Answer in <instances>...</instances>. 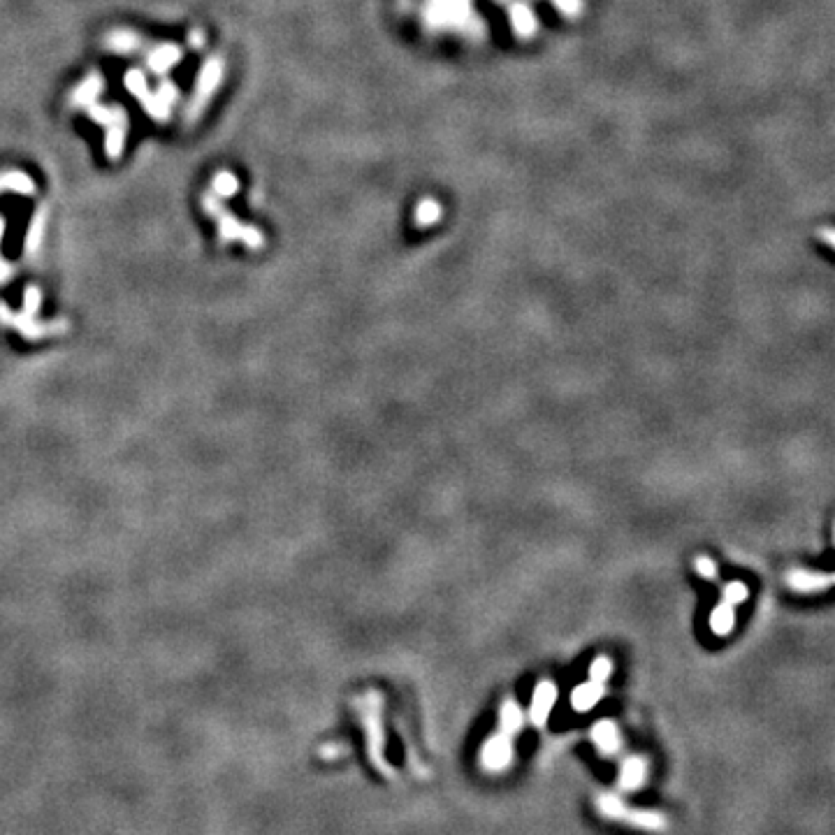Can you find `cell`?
Masks as SVG:
<instances>
[{
  "label": "cell",
  "instance_id": "obj_7",
  "mask_svg": "<svg viewBox=\"0 0 835 835\" xmlns=\"http://www.w3.org/2000/svg\"><path fill=\"white\" fill-rule=\"evenodd\" d=\"M603 696V684L599 682H585L576 687V691L571 694V706H573L578 713H587V710H592L596 703L601 701Z\"/></svg>",
  "mask_w": 835,
  "mask_h": 835
},
{
  "label": "cell",
  "instance_id": "obj_13",
  "mask_svg": "<svg viewBox=\"0 0 835 835\" xmlns=\"http://www.w3.org/2000/svg\"><path fill=\"white\" fill-rule=\"evenodd\" d=\"M724 603H728V605H738V603H743L747 596H750V590H747V585H743V583H738V580H733V583H728L726 587H724Z\"/></svg>",
  "mask_w": 835,
  "mask_h": 835
},
{
  "label": "cell",
  "instance_id": "obj_6",
  "mask_svg": "<svg viewBox=\"0 0 835 835\" xmlns=\"http://www.w3.org/2000/svg\"><path fill=\"white\" fill-rule=\"evenodd\" d=\"M592 740L594 745L599 747L601 754H615L620 750V733H618V726L608 719H601L599 724H594L592 728Z\"/></svg>",
  "mask_w": 835,
  "mask_h": 835
},
{
  "label": "cell",
  "instance_id": "obj_4",
  "mask_svg": "<svg viewBox=\"0 0 835 835\" xmlns=\"http://www.w3.org/2000/svg\"><path fill=\"white\" fill-rule=\"evenodd\" d=\"M555 701H557V687H555L552 682L546 680V682H541L539 687H536L534 699H532V710H529L532 722H534L536 726H543V724H546V719H548V715H550L552 706H555Z\"/></svg>",
  "mask_w": 835,
  "mask_h": 835
},
{
  "label": "cell",
  "instance_id": "obj_11",
  "mask_svg": "<svg viewBox=\"0 0 835 835\" xmlns=\"http://www.w3.org/2000/svg\"><path fill=\"white\" fill-rule=\"evenodd\" d=\"M511 19H513V28L520 35H532L536 28L534 14L529 12V7H524V5H513Z\"/></svg>",
  "mask_w": 835,
  "mask_h": 835
},
{
  "label": "cell",
  "instance_id": "obj_15",
  "mask_svg": "<svg viewBox=\"0 0 835 835\" xmlns=\"http://www.w3.org/2000/svg\"><path fill=\"white\" fill-rule=\"evenodd\" d=\"M696 571H699L701 578H708V580L717 578V566H715V561L710 557H699L696 559Z\"/></svg>",
  "mask_w": 835,
  "mask_h": 835
},
{
  "label": "cell",
  "instance_id": "obj_9",
  "mask_svg": "<svg viewBox=\"0 0 835 835\" xmlns=\"http://www.w3.org/2000/svg\"><path fill=\"white\" fill-rule=\"evenodd\" d=\"M733 624H736V613H733V605L728 603H719L717 608L710 615V627L717 636H728L733 631Z\"/></svg>",
  "mask_w": 835,
  "mask_h": 835
},
{
  "label": "cell",
  "instance_id": "obj_1",
  "mask_svg": "<svg viewBox=\"0 0 835 835\" xmlns=\"http://www.w3.org/2000/svg\"><path fill=\"white\" fill-rule=\"evenodd\" d=\"M599 810L603 817H608V819L634 824V826H638V829H647V831H664L666 829V819L662 814L645 812V810H629L618 796H610V794H603L599 798Z\"/></svg>",
  "mask_w": 835,
  "mask_h": 835
},
{
  "label": "cell",
  "instance_id": "obj_5",
  "mask_svg": "<svg viewBox=\"0 0 835 835\" xmlns=\"http://www.w3.org/2000/svg\"><path fill=\"white\" fill-rule=\"evenodd\" d=\"M833 576L831 573H812V571H791L789 585L798 592H817L831 587Z\"/></svg>",
  "mask_w": 835,
  "mask_h": 835
},
{
  "label": "cell",
  "instance_id": "obj_16",
  "mask_svg": "<svg viewBox=\"0 0 835 835\" xmlns=\"http://www.w3.org/2000/svg\"><path fill=\"white\" fill-rule=\"evenodd\" d=\"M555 5L566 14H576L580 10V0H555Z\"/></svg>",
  "mask_w": 835,
  "mask_h": 835
},
{
  "label": "cell",
  "instance_id": "obj_10",
  "mask_svg": "<svg viewBox=\"0 0 835 835\" xmlns=\"http://www.w3.org/2000/svg\"><path fill=\"white\" fill-rule=\"evenodd\" d=\"M499 722H501V733L508 736V738H511L513 733L520 731V728H522V722H524V715H522L520 706H515L513 701H508L506 706L501 708Z\"/></svg>",
  "mask_w": 835,
  "mask_h": 835
},
{
  "label": "cell",
  "instance_id": "obj_2",
  "mask_svg": "<svg viewBox=\"0 0 835 835\" xmlns=\"http://www.w3.org/2000/svg\"><path fill=\"white\" fill-rule=\"evenodd\" d=\"M379 696H369V703L365 708V724H367V733H369V752H372V759L376 761V766H379L383 772H392L388 766H385V759H383V728H381V715H379Z\"/></svg>",
  "mask_w": 835,
  "mask_h": 835
},
{
  "label": "cell",
  "instance_id": "obj_8",
  "mask_svg": "<svg viewBox=\"0 0 835 835\" xmlns=\"http://www.w3.org/2000/svg\"><path fill=\"white\" fill-rule=\"evenodd\" d=\"M645 772H647V766H645V761L643 759H638V757H631V759H627L624 761V766H622V772H620V785L627 789V791H631V789H638L640 785H643V780H645Z\"/></svg>",
  "mask_w": 835,
  "mask_h": 835
},
{
  "label": "cell",
  "instance_id": "obj_14",
  "mask_svg": "<svg viewBox=\"0 0 835 835\" xmlns=\"http://www.w3.org/2000/svg\"><path fill=\"white\" fill-rule=\"evenodd\" d=\"M610 673H613V664H610V659H605V657L594 659L592 666H590V678H592V682L603 684L605 680L610 678Z\"/></svg>",
  "mask_w": 835,
  "mask_h": 835
},
{
  "label": "cell",
  "instance_id": "obj_3",
  "mask_svg": "<svg viewBox=\"0 0 835 835\" xmlns=\"http://www.w3.org/2000/svg\"><path fill=\"white\" fill-rule=\"evenodd\" d=\"M511 759H513V745H511V738L499 733L495 738H490L483 747V754H480V761L483 766L492 772H501L511 766Z\"/></svg>",
  "mask_w": 835,
  "mask_h": 835
},
{
  "label": "cell",
  "instance_id": "obj_12",
  "mask_svg": "<svg viewBox=\"0 0 835 835\" xmlns=\"http://www.w3.org/2000/svg\"><path fill=\"white\" fill-rule=\"evenodd\" d=\"M438 216H441V209H438V205L434 200H423V202H420V207L416 212V218H418L420 225H432Z\"/></svg>",
  "mask_w": 835,
  "mask_h": 835
}]
</instances>
